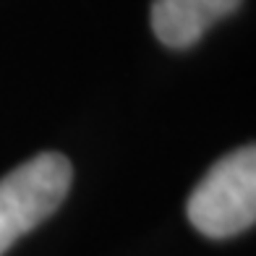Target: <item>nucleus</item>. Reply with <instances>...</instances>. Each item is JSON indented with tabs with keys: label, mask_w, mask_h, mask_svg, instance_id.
I'll use <instances>...</instances> for the list:
<instances>
[{
	"label": "nucleus",
	"mask_w": 256,
	"mask_h": 256,
	"mask_svg": "<svg viewBox=\"0 0 256 256\" xmlns=\"http://www.w3.org/2000/svg\"><path fill=\"white\" fill-rule=\"evenodd\" d=\"M191 225L212 240L240 236L256 220V149L240 146L217 160L186 204Z\"/></svg>",
	"instance_id": "nucleus-1"
},
{
	"label": "nucleus",
	"mask_w": 256,
	"mask_h": 256,
	"mask_svg": "<svg viewBox=\"0 0 256 256\" xmlns=\"http://www.w3.org/2000/svg\"><path fill=\"white\" fill-rule=\"evenodd\" d=\"M71 180V162L58 152H42L0 178V256L60 209Z\"/></svg>",
	"instance_id": "nucleus-2"
},
{
	"label": "nucleus",
	"mask_w": 256,
	"mask_h": 256,
	"mask_svg": "<svg viewBox=\"0 0 256 256\" xmlns=\"http://www.w3.org/2000/svg\"><path fill=\"white\" fill-rule=\"evenodd\" d=\"M243 0H152V32L170 50H188Z\"/></svg>",
	"instance_id": "nucleus-3"
}]
</instances>
